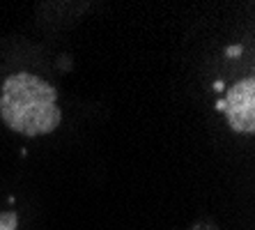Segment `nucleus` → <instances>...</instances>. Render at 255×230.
Masks as SVG:
<instances>
[{"label": "nucleus", "instance_id": "obj_5", "mask_svg": "<svg viewBox=\"0 0 255 230\" xmlns=\"http://www.w3.org/2000/svg\"><path fill=\"white\" fill-rule=\"evenodd\" d=\"M214 90H216V92H221V90H223V83L216 81V83H214Z\"/></svg>", "mask_w": 255, "mask_h": 230}, {"label": "nucleus", "instance_id": "obj_1", "mask_svg": "<svg viewBox=\"0 0 255 230\" xmlns=\"http://www.w3.org/2000/svg\"><path fill=\"white\" fill-rule=\"evenodd\" d=\"M0 118L16 134L46 136L58 129L62 113L58 106V90L44 78L18 71L2 81Z\"/></svg>", "mask_w": 255, "mask_h": 230}, {"label": "nucleus", "instance_id": "obj_4", "mask_svg": "<svg viewBox=\"0 0 255 230\" xmlns=\"http://www.w3.org/2000/svg\"><path fill=\"white\" fill-rule=\"evenodd\" d=\"M242 53V46H230L228 48V55H230V58H235V55H239Z\"/></svg>", "mask_w": 255, "mask_h": 230}, {"label": "nucleus", "instance_id": "obj_2", "mask_svg": "<svg viewBox=\"0 0 255 230\" xmlns=\"http://www.w3.org/2000/svg\"><path fill=\"white\" fill-rule=\"evenodd\" d=\"M223 113L232 131L253 134L255 131V78H242L228 88L223 99Z\"/></svg>", "mask_w": 255, "mask_h": 230}, {"label": "nucleus", "instance_id": "obj_3", "mask_svg": "<svg viewBox=\"0 0 255 230\" xmlns=\"http://www.w3.org/2000/svg\"><path fill=\"white\" fill-rule=\"evenodd\" d=\"M0 230H18L16 212H0Z\"/></svg>", "mask_w": 255, "mask_h": 230}]
</instances>
